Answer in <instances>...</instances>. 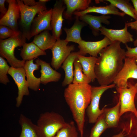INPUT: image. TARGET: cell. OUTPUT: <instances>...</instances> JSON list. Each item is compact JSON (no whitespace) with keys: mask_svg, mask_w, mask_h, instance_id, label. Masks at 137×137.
I'll return each mask as SVG.
<instances>
[{"mask_svg":"<svg viewBox=\"0 0 137 137\" xmlns=\"http://www.w3.org/2000/svg\"><path fill=\"white\" fill-rule=\"evenodd\" d=\"M116 88L117 91L119 94L120 117L125 113L130 112L133 113L137 118V110L134 100L137 93V83L133 85L128 82V86L126 87Z\"/></svg>","mask_w":137,"mask_h":137,"instance_id":"obj_7","label":"cell"},{"mask_svg":"<svg viewBox=\"0 0 137 137\" xmlns=\"http://www.w3.org/2000/svg\"><path fill=\"white\" fill-rule=\"evenodd\" d=\"M10 67L3 57H0V82L5 85L9 82L7 76Z\"/></svg>","mask_w":137,"mask_h":137,"instance_id":"obj_32","label":"cell"},{"mask_svg":"<svg viewBox=\"0 0 137 137\" xmlns=\"http://www.w3.org/2000/svg\"><path fill=\"white\" fill-rule=\"evenodd\" d=\"M66 123L61 115L51 111L41 114L37 125L41 130L44 137H53Z\"/></svg>","mask_w":137,"mask_h":137,"instance_id":"obj_4","label":"cell"},{"mask_svg":"<svg viewBox=\"0 0 137 137\" xmlns=\"http://www.w3.org/2000/svg\"><path fill=\"white\" fill-rule=\"evenodd\" d=\"M123 11L125 14L130 16L135 20L137 17L135 14L134 7L128 0H106Z\"/></svg>","mask_w":137,"mask_h":137,"instance_id":"obj_28","label":"cell"},{"mask_svg":"<svg viewBox=\"0 0 137 137\" xmlns=\"http://www.w3.org/2000/svg\"><path fill=\"white\" fill-rule=\"evenodd\" d=\"M111 17L108 15L96 16L86 14L79 17V19L88 25L91 29L93 35L97 36L100 34L99 29L103 26L102 23L109 25L110 22L109 19Z\"/></svg>","mask_w":137,"mask_h":137,"instance_id":"obj_17","label":"cell"},{"mask_svg":"<svg viewBox=\"0 0 137 137\" xmlns=\"http://www.w3.org/2000/svg\"><path fill=\"white\" fill-rule=\"evenodd\" d=\"M19 122L21 128L19 137H44L40 128L23 114H21Z\"/></svg>","mask_w":137,"mask_h":137,"instance_id":"obj_16","label":"cell"},{"mask_svg":"<svg viewBox=\"0 0 137 137\" xmlns=\"http://www.w3.org/2000/svg\"><path fill=\"white\" fill-rule=\"evenodd\" d=\"M20 12V25L23 36L28 39L32 21L35 15L40 11L47 10L46 3L39 1L35 6L25 5L22 0H16Z\"/></svg>","mask_w":137,"mask_h":137,"instance_id":"obj_5","label":"cell"},{"mask_svg":"<svg viewBox=\"0 0 137 137\" xmlns=\"http://www.w3.org/2000/svg\"><path fill=\"white\" fill-rule=\"evenodd\" d=\"M8 6L6 13L0 20V25L8 27L13 30L18 31V21L20 18V8L16 1L7 0Z\"/></svg>","mask_w":137,"mask_h":137,"instance_id":"obj_14","label":"cell"},{"mask_svg":"<svg viewBox=\"0 0 137 137\" xmlns=\"http://www.w3.org/2000/svg\"><path fill=\"white\" fill-rule=\"evenodd\" d=\"M6 1L5 0H0V12L4 15L6 14L8 10L5 6Z\"/></svg>","mask_w":137,"mask_h":137,"instance_id":"obj_36","label":"cell"},{"mask_svg":"<svg viewBox=\"0 0 137 137\" xmlns=\"http://www.w3.org/2000/svg\"><path fill=\"white\" fill-rule=\"evenodd\" d=\"M8 74L13 78L18 89V96L16 98V106L19 107L24 96L29 94L28 85L25 79L26 74L23 67L15 68L11 66Z\"/></svg>","mask_w":137,"mask_h":137,"instance_id":"obj_10","label":"cell"},{"mask_svg":"<svg viewBox=\"0 0 137 137\" xmlns=\"http://www.w3.org/2000/svg\"><path fill=\"white\" fill-rule=\"evenodd\" d=\"M125 45L127 49L126 51V57L137 60V46L134 48H131L128 46L127 44Z\"/></svg>","mask_w":137,"mask_h":137,"instance_id":"obj_34","label":"cell"},{"mask_svg":"<svg viewBox=\"0 0 137 137\" xmlns=\"http://www.w3.org/2000/svg\"><path fill=\"white\" fill-rule=\"evenodd\" d=\"M130 78L137 79V64L135 59L126 57L123 67L113 83L116 85V87H126L128 86V80Z\"/></svg>","mask_w":137,"mask_h":137,"instance_id":"obj_9","label":"cell"},{"mask_svg":"<svg viewBox=\"0 0 137 137\" xmlns=\"http://www.w3.org/2000/svg\"><path fill=\"white\" fill-rule=\"evenodd\" d=\"M21 32L15 31L10 27L4 25L0 26V39L4 40L20 34Z\"/></svg>","mask_w":137,"mask_h":137,"instance_id":"obj_33","label":"cell"},{"mask_svg":"<svg viewBox=\"0 0 137 137\" xmlns=\"http://www.w3.org/2000/svg\"><path fill=\"white\" fill-rule=\"evenodd\" d=\"M40 65L33 62V59L26 61L24 68L27 77L29 88L35 91L39 89L41 83L40 78L36 77L34 75L35 71L38 70Z\"/></svg>","mask_w":137,"mask_h":137,"instance_id":"obj_19","label":"cell"},{"mask_svg":"<svg viewBox=\"0 0 137 137\" xmlns=\"http://www.w3.org/2000/svg\"><path fill=\"white\" fill-rule=\"evenodd\" d=\"M35 62L41 67V83L46 85L49 82H58L60 79L61 74L53 69L49 63L40 59H37Z\"/></svg>","mask_w":137,"mask_h":137,"instance_id":"obj_18","label":"cell"},{"mask_svg":"<svg viewBox=\"0 0 137 137\" xmlns=\"http://www.w3.org/2000/svg\"><path fill=\"white\" fill-rule=\"evenodd\" d=\"M39 1L43 3H46V2L49 1L48 0H39Z\"/></svg>","mask_w":137,"mask_h":137,"instance_id":"obj_40","label":"cell"},{"mask_svg":"<svg viewBox=\"0 0 137 137\" xmlns=\"http://www.w3.org/2000/svg\"><path fill=\"white\" fill-rule=\"evenodd\" d=\"M136 64H137V60H136Z\"/></svg>","mask_w":137,"mask_h":137,"instance_id":"obj_41","label":"cell"},{"mask_svg":"<svg viewBox=\"0 0 137 137\" xmlns=\"http://www.w3.org/2000/svg\"><path fill=\"white\" fill-rule=\"evenodd\" d=\"M92 12L99 13L105 15L113 14L122 17L124 16L125 15L123 12H120L117 8L111 4L106 6H89L84 11H75L74 13L73 14L76 16L79 17L85 14Z\"/></svg>","mask_w":137,"mask_h":137,"instance_id":"obj_20","label":"cell"},{"mask_svg":"<svg viewBox=\"0 0 137 137\" xmlns=\"http://www.w3.org/2000/svg\"><path fill=\"white\" fill-rule=\"evenodd\" d=\"M134 9L135 14L137 17V0H131Z\"/></svg>","mask_w":137,"mask_h":137,"instance_id":"obj_38","label":"cell"},{"mask_svg":"<svg viewBox=\"0 0 137 137\" xmlns=\"http://www.w3.org/2000/svg\"><path fill=\"white\" fill-rule=\"evenodd\" d=\"M66 8L63 0H57L52 9L51 21L52 35L57 40L60 39L62 34L63 23L64 20L63 14Z\"/></svg>","mask_w":137,"mask_h":137,"instance_id":"obj_12","label":"cell"},{"mask_svg":"<svg viewBox=\"0 0 137 137\" xmlns=\"http://www.w3.org/2000/svg\"><path fill=\"white\" fill-rule=\"evenodd\" d=\"M22 46L20 55L23 60L25 61L46 54L45 51L41 49L32 42L29 43L25 42Z\"/></svg>","mask_w":137,"mask_h":137,"instance_id":"obj_26","label":"cell"},{"mask_svg":"<svg viewBox=\"0 0 137 137\" xmlns=\"http://www.w3.org/2000/svg\"><path fill=\"white\" fill-rule=\"evenodd\" d=\"M116 87V85L113 83L107 85L92 86L91 101L86 110L89 123H95L99 116L104 112L105 106L101 110L99 108L100 100L102 95L107 90Z\"/></svg>","mask_w":137,"mask_h":137,"instance_id":"obj_6","label":"cell"},{"mask_svg":"<svg viewBox=\"0 0 137 137\" xmlns=\"http://www.w3.org/2000/svg\"><path fill=\"white\" fill-rule=\"evenodd\" d=\"M128 28L126 23L124 28L121 29H109L103 26L99 29L100 35H104L112 42L118 41L126 45L134 41L133 35L128 31Z\"/></svg>","mask_w":137,"mask_h":137,"instance_id":"obj_15","label":"cell"},{"mask_svg":"<svg viewBox=\"0 0 137 137\" xmlns=\"http://www.w3.org/2000/svg\"><path fill=\"white\" fill-rule=\"evenodd\" d=\"M53 137H78L74 122L71 121L67 123Z\"/></svg>","mask_w":137,"mask_h":137,"instance_id":"obj_30","label":"cell"},{"mask_svg":"<svg viewBox=\"0 0 137 137\" xmlns=\"http://www.w3.org/2000/svg\"><path fill=\"white\" fill-rule=\"evenodd\" d=\"M128 27H130L132 29L136 31L137 36L136 40L133 42V45L137 46V20L135 21L126 23Z\"/></svg>","mask_w":137,"mask_h":137,"instance_id":"obj_35","label":"cell"},{"mask_svg":"<svg viewBox=\"0 0 137 137\" xmlns=\"http://www.w3.org/2000/svg\"><path fill=\"white\" fill-rule=\"evenodd\" d=\"M121 43L113 42L99 54L95 72L96 79L100 85H107L113 83L123 67L126 51L121 47Z\"/></svg>","mask_w":137,"mask_h":137,"instance_id":"obj_1","label":"cell"},{"mask_svg":"<svg viewBox=\"0 0 137 137\" xmlns=\"http://www.w3.org/2000/svg\"><path fill=\"white\" fill-rule=\"evenodd\" d=\"M52 8L42 10L37 14L31 25L28 40L45 30H52L51 21Z\"/></svg>","mask_w":137,"mask_h":137,"instance_id":"obj_11","label":"cell"},{"mask_svg":"<svg viewBox=\"0 0 137 137\" xmlns=\"http://www.w3.org/2000/svg\"><path fill=\"white\" fill-rule=\"evenodd\" d=\"M74 77L73 83L75 84H89L91 80L83 73L81 63L79 62L78 57L74 62Z\"/></svg>","mask_w":137,"mask_h":137,"instance_id":"obj_29","label":"cell"},{"mask_svg":"<svg viewBox=\"0 0 137 137\" xmlns=\"http://www.w3.org/2000/svg\"><path fill=\"white\" fill-rule=\"evenodd\" d=\"M66 9L64 12V18L67 20H71L72 14L75 11H81L86 9L89 6L90 0H63Z\"/></svg>","mask_w":137,"mask_h":137,"instance_id":"obj_21","label":"cell"},{"mask_svg":"<svg viewBox=\"0 0 137 137\" xmlns=\"http://www.w3.org/2000/svg\"><path fill=\"white\" fill-rule=\"evenodd\" d=\"M112 42L105 36L102 39L96 41H87L82 40L78 44L80 55L84 56L89 54L97 58L100 52Z\"/></svg>","mask_w":137,"mask_h":137,"instance_id":"obj_13","label":"cell"},{"mask_svg":"<svg viewBox=\"0 0 137 137\" xmlns=\"http://www.w3.org/2000/svg\"><path fill=\"white\" fill-rule=\"evenodd\" d=\"M24 4L26 5L29 6H33L36 5L38 2L34 0H22Z\"/></svg>","mask_w":137,"mask_h":137,"instance_id":"obj_37","label":"cell"},{"mask_svg":"<svg viewBox=\"0 0 137 137\" xmlns=\"http://www.w3.org/2000/svg\"><path fill=\"white\" fill-rule=\"evenodd\" d=\"M92 86L89 84L71 83L65 89L64 96L83 137L85 113L91 100Z\"/></svg>","mask_w":137,"mask_h":137,"instance_id":"obj_2","label":"cell"},{"mask_svg":"<svg viewBox=\"0 0 137 137\" xmlns=\"http://www.w3.org/2000/svg\"><path fill=\"white\" fill-rule=\"evenodd\" d=\"M57 40L49 30H47L35 36L32 42L41 49L45 51L48 49H51Z\"/></svg>","mask_w":137,"mask_h":137,"instance_id":"obj_24","label":"cell"},{"mask_svg":"<svg viewBox=\"0 0 137 137\" xmlns=\"http://www.w3.org/2000/svg\"><path fill=\"white\" fill-rule=\"evenodd\" d=\"M124 129H123L121 132L119 134L114 135L112 137H124Z\"/></svg>","mask_w":137,"mask_h":137,"instance_id":"obj_39","label":"cell"},{"mask_svg":"<svg viewBox=\"0 0 137 137\" xmlns=\"http://www.w3.org/2000/svg\"><path fill=\"white\" fill-rule=\"evenodd\" d=\"M87 24L80 21L79 17L76 16L74 23L70 28H63L66 34L65 40L68 42H73L78 44L82 40L81 36L82 29Z\"/></svg>","mask_w":137,"mask_h":137,"instance_id":"obj_23","label":"cell"},{"mask_svg":"<svg viewBox=\"0 0 137 137\" xmlns=\"http://www.w3.org/2000/svg\"><path fill=\"white\" fill-rule=\"evenodd\" d=\"M79 55V51L72 52L63 62L61 67L65 72V76L62 83L63 87L73 83L74 76L73 65L75 60Z\"/></svg>","mask_w":137,"mask_h":137,"instance_id":"obj_22","label":"cell"},{"mask_svg":"<svg viewBox=\"0 0 137 137\" xmlns=\"http://www.w3.org/2000/svg\"><path fill=\"white\" fill-rule=\"evenodd\" d=\"M78 60L81 63L83 73L93 81L96 79L95 67L97 58L91 56L89 57L79 55Z\"/></svg>","mask_w":137,"mask_h":137,"instance_id":"obj_25","label":"cell"},{"mask_svg":"<svg viewBox=\"0 0 137 137\" xmlns=\"http://www.w3.org/2000/svg\"><path fill=\"white\" fill-rule=\"evenodd\" d=\"M120 103L119 100L114 107L104 109L105 120L108 128H115L118 126L120 116Z\"/></svg>","mask_w":137,"mask_h":137,"instance_id":"obj_27","label":"cell"},{"mask_svg":"<svg viewBox=\"0 0 137 137\" xmlns=\"http://www.w3.org/2000/svg\"></svg>","mask_w":137,"mask_h":137,"instance_id":"obj_42","label":"cell"},{"mask_svg":"<svg viewBox=\"0 0 137 137\" xmlns=\"http://www.w3.org/2000/svg\"><path fill=\"white\" fill-rule=\"evenodd\" d=\"M68 43L65 39H60L57 40L51 49L52 56L51 65L56 70L61 66L64 61L75 50V45H68Z\"/></svg>","mask_w":137,"mask_h":137,"instance_id":"obj_8","label":"cell"},{"mask_svg":"<svg viewBox=\"0 0 137 137\" xmlns=\"http://www.w3.org/2000/svg\"><path fill=\"white\" fill-rule=\"evenodd\" d=\"M95 123L91 129L89 137H99L108 128L105 120L104 113L99 116Z\"/></svg>","mask_w":137,"mask_h":137,"instance_id":"obj_31","label":"cell"},{"mask_svg":"<svg viewBox=\"0 0 137 137\" xmlns=\"http://www.w3.org/2000/svg\"><path fill=\"white\" fill-rule=\"evenodd\" d=\"M26 38L21 32L19 35L4 40H0V55L6 58L11 66L15 68L24 67L26 61L20 60L14 55L15 48L22 46L26 42Z\"/></svg>","mask_w":137,"mask_h":137,"instance_id":"obj_3","label":"cell"}]
</instances>
